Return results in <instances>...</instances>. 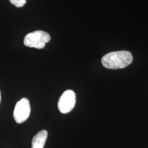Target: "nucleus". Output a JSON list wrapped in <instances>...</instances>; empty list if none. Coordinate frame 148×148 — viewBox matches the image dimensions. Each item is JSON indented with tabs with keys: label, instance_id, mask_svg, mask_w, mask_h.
Masks as SVG:
<instances>
[{
	"label": "nucleus",
	"instance_id": "1",
	"mask_svg": "<svg viewBox=\"0 0 148 148\" xmlns=\"http://www.w3.org/2000/svg\"><path fill=\"white\" fill-rule=\"evenodd\" d=\"M132 55L126 51L112 52L106 54L101 59V63L107 69H123L132 62Z\"/></svg>",
	"mask_w": 148,
	"mask_h": 148
},
{
	"label": "nucleus",
	"instance_id": "2",
	"mask_svg": "<svg viewBox=\"0 0 148 148\" xmlns=\"http://www.w3.org/2000/svg\"><path fill=\"white\" fill-rule=\"evenodd\" d=\"M51 40V36L46 32L37 30L27 34L24 39V44L27 47L42 49Z\"/></svg>",
	"mask_w": 148,
	"mask_h": 148
},
{
	"label": "nucleus",
	"instance_id": "3",
	"mask_svg": "<svg viewBox=\"0 0 148 148\" xmlns=\"http://www.w3.org/2000/svg\"><path fill=\"white\" fill-rule=\"evenodd\" d=\"M30 105L29 101L23 98L16 104L13 112V117L15 121L18 123H21L25 121L30 114Z\"/></svg>",
	"mask_w": 148,
	"mask_h": 148
},
{
	"label": "nucleus",
	"instance_id": "4",
	"mask_svg": "<svg viewBox=\"0 0 148 148\" xmlns=\"http://www.w3.org/2000/svg\"><path fill=\"white\" fill-rule=\"evenodd\" d=\"M76 103V95L73 90L65 91L59 99L58 107L62 114H67L74 109Z\"/></svg>",
	"mask_w": 148,
	"mask_h": 148
},
{
	"label": "nucleus",
	"instance_id": "5",
	"mask_svg": "<svg viewBox=\"0 0 148 148\" xmlns=\"http://www.w3.org/2000/svg\"><path fill=\"white\" fill-rule=\"evenodd\" d=\"M48 132L42 130L37 133L32 140V148H43L47 138Z\"/></svg>",
	"mask_w": 148,
	"mask_h": 148
},
{
	"label": "nucleus",
	"instance_id": "6",
	"mask_svg": "<svg viewBox=\"0 0 148 148\" xmlns=\"http://www.w3.org/2000/svg\"><path fill=\"white\" fill-rule=\"evenodd\" d=\"M10 2L16 7L21 8L25 5L27 0H10Z\"/></svg>",
	"mask_w": 148,
	"mask_h": 148
},
{
	"label": "nucleus",
	"instance_id": "7",
	"mask_svg": "<svg viewBox=\"0 0 148 148\" xmlns=\"http://www.w3.org/2000/svg\"><path fill=\"white\" fill-rule=\"evenodd\" d=\"M1 101V92H0V102Z\"/></svg>",
	"mask_w": 148,
	"mask_h": 148
}]
</instances>
